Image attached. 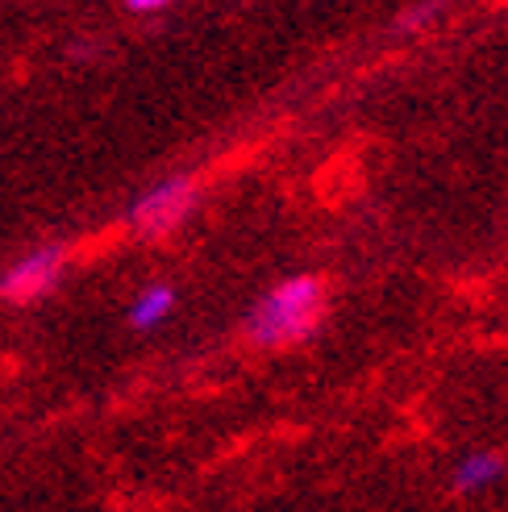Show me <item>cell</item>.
<instances>
[{"label":"cell","instance_id":"cell-4","mask_svg":"<svg viewBox=\"0 0 508 512\" xmlns=\"http://www.w3.org/2000/svg\"><path fill=\"white\" fill-rule=\"evenodd\" d=\"M171 309H175V288L171 284H150L130 304V325L134 329H155L171 317Z\"/></svg>","mask_w":508,"mask_h":512},{"label":"cell","instance_id":"cell-6","mask_svg":"<svg viewBox=\"0 0 508 512\" xmlns=\"http://www.w3.org/2000/svg\"><path fill=\"white\" fill-rule=\"evenodd\" d=\"M429 21H434V9H409L396 25L400 30H421V25H429Z\"/></svg>","mask_w":508,"mask_h":512},{"label":"cell","instance_id":"cell-3","mask_svg":"<svg viewBox=\"0 0 508 512\" xmlns=\"http://www.w3.org/2000/svg\"><path fill=\"white\" fill-rule=\"evenodd\" d=\"M63 259L67 254L59 246H46V250H34V254H25V259H17L5 275H0V300L30 304V300L46 296L63 271Z\"/></svg>","mask_w":508,"mask_h":512},{"label":"cell","instance_id":"cell-1","mask_svg":"<svg viewBox=\"0 0 508 512\" xmlns=\"http://www.w3.org/2000/svg\"><path fill=\"white\" fill-rule=\"evenodd\" d=\"M325 317V284L317 275H292L279 288H271L246 321V334L254 346L284 350L313 334Z\"/></svg>","mask_w":508,"mask_h":512},{"label":"cell","instance_id":"cell-2","mask_svg":"<svg viewBox=\"0 0 508 512\" xmlns=\"http://www.w3.org/2000/svg\"><path fill=\"white\" fill-rule=\"evenodd\" d=\"M200 200V184L196 175H171L163 184H155L150 192H142L130 209V229L142 238H163L171 229H180L188 221V213Z\"/></svg>","mask_w":508,"mask_h":512},{"label":"cell","instance_id":"cell-5","mask_svg":"<svg viewBox=\"0 0 508 512\" xmlns=\"http://www.w3.org/2000/svg\"><path fill=\"white\" fill-rule=\"evenodd\" d=\"M504 475V458L492 454V450H475L467 454L459 467H454V488L459 492H479V488H488V483H496Z\"/></svg>","mask_w":508,"mask_h":512}]
</instances>
